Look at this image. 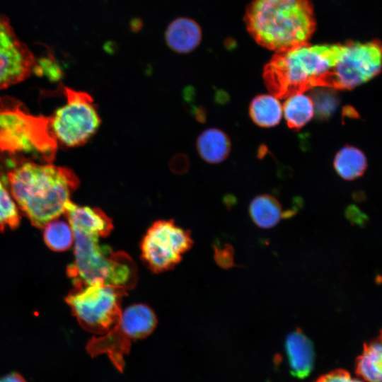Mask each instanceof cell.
I'll list each match as a JSON object with an SVG mask.
<instances>
[{"label":"cell","instance_id":"2e32d148","mask_svg":"<svg viewBox=\"0 0 382 382\" xmlns=\"http://www.w3.org/2000/svg\"><path fill=\"white\" fill-rule=\"evenodd\" d=\"M382 345L381 335L364 345L362 353L357 357L355 373L365 382H381Z\"/></svg>","mask_w":382,"mask_h":382},{"label":"cell","instance_id":"7a4b0ae2","mask_svg":"<svg viewBox=\"0 0 382 382\" xmlns=\"http://www.w3.org/2000/svg\"><path fill=\"white\" fill-rule=\"evenodd\" d=\"M51 119L33 115L15 98L0 96V168L26 161L51 163L57 149Z\"/></svg>","mask_w":382,"mask_h":382},{"label":"cell","instance_id":"5b68a950","mask_svg":"<svg viewBox=\"0 0 382 382\" xmlns=\"http://www.w3.org/2000/svg\"><path fill=\"white\" fill-rule=\"evenodd\" d=\"M74 260L67 267V275L74 287L90 284L96 281L133 288L137 281L134 262L122 251L113 252L99 243L98 234L78 228H72Z\"/></svg>","mask_w":382,"mask_h":382},{"label":"cell","instance_id":"8fae6325","mask_svg":"<svg viewBox=\"0 0 382 382\" xmlns=\"http://www.w3.org/2000/svg\"><path fill=\"white\" fill-rule=\"evenodd\" d=\"M35 59L17 37L8 18L0 15V90L28 78Z\"/></svg>","mask_w":382,"mask_h":382},{"label":"cell","instance_id":"8992f818","mask_svg":"<svg viewBox=\"0 0 382 382\" xmlns=\"http://www.w3.org/2000/svg\"><path fill=\"white\" fill-rule=\"evenodd\" d=\"M126 291L122 286L96 281L74 287L66 297V302L84 330L103 335L119 321Z\"/></svg>","mask_w":382,"mask_h":382},{"label":"cell","instance_id":"ba28073f","mask_svg":"<svg viewBox=\"0 0 382 382\" xmlns=\"http://www.w3.org/2000/svg\"><path fill=\"white\" fill-rule=\"evenodd\" d=\"M381 67V46L378 40L339 44L335 63L324 86L336 90H352L375 77Z\"/></svg>","mask_w":382,"mask_h":382},{"label":"cell","instance_id":"30bf717a","mask_svg":"<svg viewBox=\"0 0 382 382\" xmlns=\"http://www.w3.org/2000/svg\"><path fill=\"white\" fill-rule=\"evenodd\" d=\"M192 244L188 231L173 221H158L148 229L141 241V257L153 272H163L178 263Z\"/></svg>","mask_w":382,"mask_h":382},{"label":"cell","instance_id":"6da1fadb","mask_svg":"<svg viewBox=\"0 0 382 382\" xmlns=\"http://www.w3.org/2000/svg\"><path fill=\"white\" fill-rule=\"evenodd\" d=\"M6 180L16 203L38 228L64 214L66 203L79 185L71 169L34 161L8 170Z\"/></svg>","mask_w":382,"mask_h":382},{"label":"cell","instance_id":"5bb4252c","mask_svg":"<svg viewBox=\"0 0 382 382\" xmlns=\"http://www.w3.org/2000/svg\"><path fill=\"white\" fill-rule=\"evenodd\" d=\"M202 39L199 25L188 18L174 20L167 28L166 40L168 45L179 53H187L195 50Z\"/></svg>","mask_w":382,"mask_h":382},{"label":"cell","instance_id":"9c48e42d","mask_svg":"<svg viewBox=\"0 0 382 382\" xmlns=\"http://www.w3.org/2000/svg\"><path fill=\"white\" fill-rule=\"evenodd\" d=\"M66 103L51 116L52 131L66 146L85 144L98 129L100 117L93 98L83 91L65 87Z\"/></svg>","mask_w":382,"mask_h":382},{"label":"cell","instance_id":"484cf974","mask_svg":"<svg viewBox=\"0 0 382 382\" xmlns=\"http://www.w3.org/2000/svg\"><path fill=\"white\" fill-rule=\"evenodd\" d=\"M347 215L348 219L358 224L364 222L365 219V215L354 206L347 209Z\"/></svg>","mask_w":382,"mask_h":382},{"label":"cell","instance_id":"277c9868","mask_svg":"<svg viewBox=\"0 0 382 382\" xmlns=\"http://www.w3.org/2000/svg\"><path fill=\"white\" fill-rule=\"evenodd\" d=\"M337 51L338 44L306 43L275 52L264 68L265 83L272 95L282 98L324 86Z\"/></svg>","mask_w":382,"mask_h":382},{"label":"cell","instance_id":"44dd1931","mask_svg":"<svg viewBox=\"0 0 382 382\" xmlns=\"http://www.w3.org/2000/svg\"><path fill=\"white\" fill-rule=\"evenodd\" d=\"M57 219L47 222L42 228L46 245L50 249L59 252L66 250L71 247L74 244V236L70 224Z\"/></svg>","mask_w":382,"mask_h":382},{"label":"cell","instance_id":"7c38bea8","mask_svg":"<svg viewBox=\"0 0 382 382\" xmlns=\"http://www.w3.org/2000/svg\"><path fill=\"white\" fill-rule=\"evenodd\" d=\"M285 348L291 374L299 378L307 377L313 369L315 359L310 339L297 329L287 335Z\"/></svg>","mask_w":382,"mask_h":382},{"label":"cell","instance_id":"4316f807","mask_svg":"<svg viewBox=\"0 0 382 382\" xmlns=\"http://www.w3.org/2000/svg\"><path fill=\"white\" fill-rule=\"evenodd\" d=\"M0 382H27L25 378L17 372H12L0 378Z\"/></svg>","mask_w":382,"mask_h":382},{"label":"cell","instance_id":"d4e9b609","mask_svg":"<svg viewBox=\"0 0 382 382\" xmlns=\"http://www.w3.org/2000/svg\"><path fill=\"white\" fill-rule=\"evenodd\" d=\"M170 166L174 173H183L188 168L189 161L185 155L178 154L172 159Z\"/></svg>","mask_w":382,"mask_h":382},{"label":"cell","instance_id":"603a6c76","mask_svg":"<svg viewBox=\"0 0 382 382\" xmlns=\"http://www.w3.org/2000/svg\"><path fill=\"white\" fill-rule=\"evenodd\" d=\"M21 216L18 206L4 182L0 178V232L18 226Z\"/></svg>","mask_w":382,"mask_h":382},{"label":"cell","instance_id":"52a82bcc","mask_svg":"<svg viewBox=\"0 0 382 382\" xmlns=\"http://www.w3.org/2000/svg\"><path fill=\"white\" fill-rule=\"evenodd\" d=\"M157 320L154 311L144 304H134L122 312L119 321L108 332L93 337L86 350L92 357L106 354L114 366L122 372L133 340L149 335L155 329Z\"/></svg>","mask_w":382,"mask_h":382},{"label":"cell","instance_id":"ac0fdd59","mask_svg":"<svg viewBox=\"0 0 382 382\" xmlns=\"http://www.w3.org/2000/svg\"><path fill=\"white\" fill-rule=\"evenodd\" d=\"M249 113L252 120L263 127L279 124L282 117V106L278 98L272 94H261L251 101Z\"/></svg>","mask_w":382,"mask_h":382},{"label":"cell","instance_id":"ffe728a7","mask_svg":"<svg viewBox=\"0 0 382 382\" xmlns=\"http://www.w3.org/2000/svg\"><path fill=\"white\" fill-rule=\"evenodd\" d=\"M249 213L254 223L263 228L274 226L282 216L280 203L267 194L258 195L252 200Z\"/></svg>","mask_w":382,"mask_h":382},{"label":"cell","instance_id":"9a60e30c","mask_svg":"<svg viewBox=\"0 0 382 382\" xmlns=\"http://www.w3.org/2000/svg\"><path fill=\"white\" fill-rule=\"evenodd\" d=\"M197 149L201 158L209 163H218L225 160L231 150V141L223 131L211 128L198 137Z\"/></svg>","mask_w":382,"mask_h":382},{"label":"cell","instance_id":"3957f363","mask_svg":"<svg viewBox=\"0 0 382 382\" xmlns=\"http://www.w3.org/2000/svg\"><path fill=\"white\" fill-rule=\"evenodd\" d=\"M245 22L257 43L275 52L308 43L316 24L310 0H253Z\"/></svg>","mask_w":382,"mask_h":382},{"label":"cell","instance_id":"7402d4cb","mask_svg":"<svg viewBox=\"0 0 382 382\" xmlns=\"http://www.w3.org/2000/svg\"><path fill=\"white\" fill-rule=\"evenodd\" d=\"M311 90L309 97L312 100L316 118L320 120L330 119L340 104L337 90L325 86H318Z\"/></svg>","mask_w":382,"mask_h":382},{"label":"cell","instance_id":"d6986e66","mask_svg":"<svg viewBox=\"0 0 382 382\" xmlns=\"http://www.w3.org/2000/svg\"><path fill=\"white\" fill-rule=\"evenodd\" d=\"M282 114L290 128L294 129L302 128L314 115L311 98L303 93H297L288 96L282 106Z\"/></svg>","mask_w":382,"mask_h":382},{"label":"cell","instance_id":"cb8c5ba5","mask_svg":"<svg viewBox=\"0 0 382 382\" xmlns=\"http://www.w3.org/2000/svg\"><path fill=\"white\" fill-rule=\"evenodd\" d=\"M315 382H364L360 378H353L349 371L338 369L320 376Z\"/></svg>","mask_w":382,"mask_h":382},{"label":"cell","instance_id":"4fadbf2b","mask_svg":"<svg viewBox=\"0 0 382 382\" xmlns=\"http://www.w3.org/2000/svg\"><path fill=\"white\" fill-rule=\"evenodd\" d=\"M64 214L71 227L92 231L100 237L108 236L113 227L111 219L101 209L81 207L71 200L65 206Z\"/></svg>","mask_w":382,"mask_h":382},{"label":"cell","instance_id":"e0dca14e","mask_svg":"<svg viewBox=\"0 0 382 382\" xmlns=\"http://www.w3.org/2000/svg\"><path fill=\"white\" fill-rule=\"evenodd\" d=\"M333 166L341 178L353 180L364 174L367 168V159L359 149L347 145L337 152Z\"/></svg>","mask_w":382,"mask_h":382}]
</instances>
